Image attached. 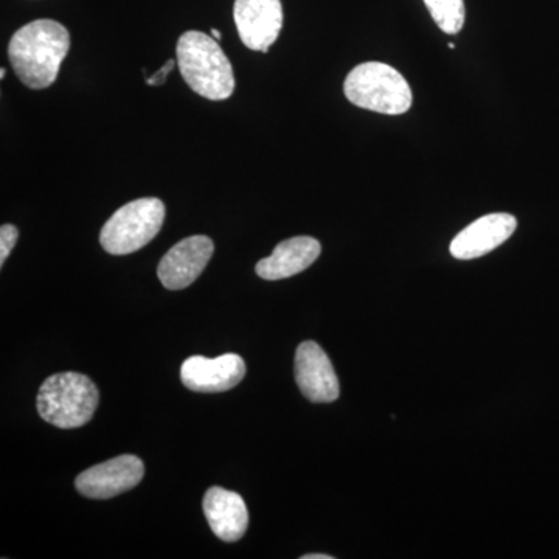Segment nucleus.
Masks as SVG:
<instances>
[{"instance_id":"f257e3e1","label":"nucleus","mask_w":559,"mask_h":559,"mask_svg":"<svg viewBox=\"0 0 559 559\" xmlns=\"http://www.w3.org/2000/svg\"><path fill=\"white\" fill-rule=\"evenodd\" d=\"M70 35L60 22L33 21L11 38L9 60L17 79L33 91L47 90L58 79L68 57Z\"/></svg>"},{"instance_id":"f03ea898","label":"nucleus","mask_w":559,"mask_h":559,"mask_svg":"<svg viewBox=\"0 0 559 559\" xmlns=\"http://www.w3.org/2000/svg\"><path fill=\"white\" fill-rule=\"evenodd\" d=\"M180 75L190 90L212 102H223L235 91L234 69L218 40L205 33L190 31L178 40Z\"/></svg>"},{"instance_id":"7ed1b4c3","label":"nucleus","mask_w":559,"mask_h":559,"mask_svg":"<svg viewBox=\"0 0 559 559\" xmlns=\"http://www.w3.org/2000/svg\"><path fill=\"white\" fill-rule=\"evenodd\" d=\"M98 401L97 385L90 378L68 371L43 382L36 406L44 421L60 429H75L91 421Z\"/></svg>"},{"instance_id":"20e7f679","label":"nucleus","mask_w":559,"mask_h":559,"mask_svg":"<svg viewBox=\"0 0 559 559\" xmlns=\"http://www.w3.org/2000/svg\"><path fill=\"white\" fill-rule=\"evenodd\" d=\"M345 97L358 108L400 116L412 106L409 83L392 66L364 62L348 73L344 83Z\"/></svg>"},{"instance_id":"39448f33","label":"nucleus","mask_w":559,"mask_h":559,"mask_svg":"<svg viewBox=\"0 0 559 559\" xmlns=\"http://www.w3.org/2000/svg\"><path fill=\"white\" fill-rule=\"evenodd\" d=\"M165 219L164 202L142 198L117 210L100 234L103 249L110 255H130L156 238Z\"/></svg>"},{"instance_id":"423d86ee","label":"nucleus","mask_w":559,"mask_h":559,"mask_svg":"<svg viewBox=\"0 0 559 559\" xmlns=\"http://www.w3.org/2000/svg\"><path fill=\"white\" fill-rule=\"evenodd\" d=\"M145 474L142 460L120 455L81 473L75 480L80 495L91 499H110L138 487Z\"/></svg>"},{"instance_id":"0eeeda50","label":"nucleus","mask_w":559,"mask_h":559,"mask_svg":"<svg viewBox=\"0 0 559 559\" xmlns=\"http://www.w3.org/2000/svg\"><path fill=\"white\" fill-rule=\"evenodd\" d=\"M234 21L242 44L266 53L282 32V0H235Z\"/></svg>"},{"instance_id":"6e6552de","label":"nucleus","mask_w":559,"mask_h":559,"mask_svg":"<svg viewBox=\"0 0 559 559\" xmlns=\"http://www.w3.org/2000/svg\"><path fill=\"white\" fill-rule=\"evenodd\" d=\"M213 250V241L204 235H194L173 246L157 267L162 285L170 290L189 288L207 267Z\"/></svg>"},{"instance_id":"1a4fd4ad","label":"nucleus","mask_w":559,"mask_h":559,"mask_svg":"<svg viewBox=\"0 0 559 559\" xmlns=\"http://www.w3.org/2000/svg\"><path fill=\"white\" fill-rule=\"evenodd\" d=\"M296 381L301 395L311 403H333L341 388L333 364L316 342H301L296 353Z\"/></svg>"},{"instance_id":"9d476101","label":"nucleus","mask_w":559,"mask_h":559,"mask_svg":"<svg viewBox=\"0 0 559 559\" xmlns=\"http://www.w3.org/2000/svg\"><path fill=\"white\" fill-rule=\"evenodd\" d=\"M245 374V360L235 353H227L215 359L193 356L180 367L183 385L200 393L226 392L240 384Z\"/></svg>"},{"instance_id":"9b49d317","label":"nucleus","mask_w":559,"mask_h":559,"mask_svg":"<svg viewBox=\"0 0 559 559\" xmlns=\"http://www.w3.org/2000/svg\"><path fill=\"white\" fill-rule=\"evenodd\" d=\"M516 227V218L509 213L481 216L452 240V257L457 260H474L487 255L509 240Z\"/></svg>"},{"instance_id":"f8f14e48","label":"nucleus","mask_w":559,"mask_h":559,"mask_svg":"<svg viewBox=\"0 0 559 559\" xmlns=\"http://www.w3.org/2000/svg\"><path fill=\"white\" fill-rule=\"evenodd\" d=\"M202 509L210 528L224 543H237L245 536L249 525L248 507L237 492L212 487L205 492Z\"/></svg>"},{"instance_id":"ddd939ff","label":"nucleus","mask_w":559,"mask_h":559,"mask_svg":"<svg viewBox=\"0 0 559 559\" xmlns=\"http://www.w3.org/2000/svg\"><path fill=\"white\" fill-rule=\"evenodd\" d=\"M322 248L311 237H296L282 241L271 257L260 260L255 271L263 280H283L307 271L319 259Z\"/></svg>"},{"instance_id":"4468645a","label":"nucleus","mask_w":559,"mask_h":559,"mask_svg":"<svg viewBox=\"0 0 559 559\" xmlns=\"http://www.w3.org/2000/svg\"><path fill=\"white\" fill-rule=\"evenodd\" d=\"M430 16L441 31L457 35L465 24V2L463 0H425Z\"/></svg>"},{"instance_id":"2eb2a0df","label":"nucleus","mask_w":559,"mask_h":559,"mask_svg":"<svg viewBox=\"0 0 559 559\" xmlns=\"http://www.w3.org/2000/svg\"><path fill=\"white\" fill-rule=\"evenodd\" d=\"M17 238H20V230L16 227L11 224H3L0 227V266H3L9 259L11 250L16 246Z\"/></svg>"},{"instance_id":"dca6fc26","label":"nucleus","mask_w":559,"mask_h":559,"mask_svg":"<svg viewBox=\"0 0 559 559\" xmlns=\"http://www.w3.org/2000/svg\"><path fill=\"white\" fill-rule=\"evenodd\" d=\"M175 60H168L165 62L164 68L159 70V72L154 73V75L148 76L146 79V84H150V86H162V84L165 83L168 79V73L171 72L173 69H175L176 66Z\"/></svg>"},{"instance_id":"f3484780","label":"nucleus","mask_w":559,"mask_h":559,"mask_svg":"<svg viewBox=\"0 0 559 559\" xmlns=\"http://www.w3.org/2000/svg\"><path fill=\"white\" fill-rule=\"evenodd\" d=\"M301 559H333V557H331V555L314 554V555H304V557H301Z\"/></svg>"},{"instance_id":"a211bd4d","label":"nucleus","mask_w":559,"mask_h":559,"mask_svg":"<svg viewBox=\"0 0 559 559\" xmlns=\"http://www.w3.org/2000/svg\"><path fill=\"white\" fill-rule=\"evenodd\" d=\"M212 36H213V38H215L216 40H219L221 38H223V35H221V32H219V31H216V28H212Z\"/></svg>"},{"instance_id":"6ab92c4d","label":"nucleus","mask_w":559,"mask_h":559,"mask_svg":"<svg viewBox=\"0 0 559 559\" xmlns=\"http://www.w3.org/2000/svg\"><path fill=\"white\" fill-rule=\"evenodd\" d=\"M0 79H5V69L0 70Z\"/></svg>"}]
</instances>
